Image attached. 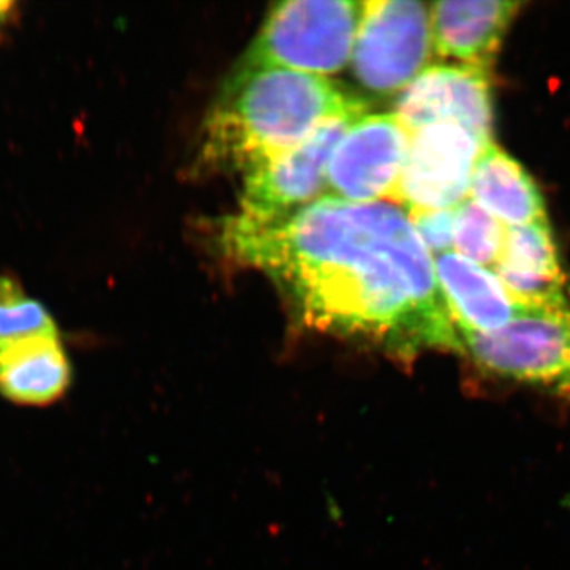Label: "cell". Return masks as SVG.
I'll return each instance as SVG.
<instances>
[{"instance_id":"obj_1","label":"cell","mask_w":570,"mask_h":570,"mask_svg":"<svg viewBox=\"0 0 570 570\" xmlns=\"http://www.w3.org/2000/svg\"><path fill=\"white\" fill-rule=\"evenodd\" d=\"M224 253L272 277L307 328L360 341L401 362L463 354L430 250L392 202L317 198L276 223L227 217Z\"/></svg>"},{"instance_id":"obj_2","label":"cell","mask_w":570,"mask_h":570,"mask_svg":"<svg viewBox=\"0 0 570 570\" xmlns=\"http://www.w3.org/2000/svg\"><path fill=\"white\" fill-rule=\"evenodd\" d=\"M366 104L336 82L287 69H234L206 116L198 174H249L330 119L363 118Z\"/></svg>"},{"instance_id":"obj_3","label":"cell","mask_w":570,"mask_h":570,"mask_svg":"<svg viewBox=\"0 0 570 570\" xmlns=\"http://www.w3.org/2000/svg\"><path fill=\"white\" fill-rule=\"evenodd\" d=\"M363 2L288 0L275 3L235 69H287L333 75L347 66Z\"/></svg>"},{"instance_id":"obj_4","label":"cell","mask_w":570,"mask_h":570,"mask_svg":"<svg viewBox=\"0 0 570 570\" xmlns=\"http://www.w3.org/2000/svg\"><path fill=\"white\" fill-rule=\"evenodd\" d=\"M480 374L570 400V309H535L491 333H461Z\"/></svg>"},{"instance_id":"obj_5","label":"cell","mask_w":570,"mask_h":570,"mask_svg":"<svg viewBox=\"0 0 570 570\" xmlns=\"http://www.w3.org/2000/svg\"><path fill=\"white\" fill-rule=\"evenodd\" d=\"M433 55L430 6L415 0L363 2L352 73L371 92L393 94L428 69Z\"/></svg>"},{"instance_id":"obj_6","label":"cell","mask_w":570,"mask_h":570,"mask_svg":"<svg viewBox=\"0 0 570 570\" xmlns=\"http://www.w3.org/2000/svg\"><path fill=\"white\" fill-rule=\"evenodd\" d=\"M356 119H330L291 151L246 174L238 216L276 223L316 202L325 190L330 159Z\"/></svg>"},{"instance_id":"obj_7","label":"cell","mask_w":570,"mask_h":570,"mask_svg":"<svg viewBox=\"0 0 570 570\" xmlns=\"http://www.w3.org/2000/svg\"><path fill=\"white\" fill-rule=\"evenodd\" d=\"M485 146L459 124H433L415 130L387 202L407 213L456 208L469 198L472 171Z\"/></svg>"},{"instance_id":"obj_8","label":"cell","mask_w":570,"mask_h":570,"mask_svg":"<svg viewBox=\"0 0 570 570\" xmlns=\"http://www.w3.org/2000/svg\"><path fill=\"white\" fill-rule=\"evenodd\" d=\"M411 134L395 115L356 119L326 168L328 197L367 204L387 202L406 163Z\"/></svg>"},{"instance_id":"obj_9","label":"cell","mask_w":570,"mask_h":570,"mask_svg":"<svg viewBox=\"0 0 570 570\" xmlns=\"http://www.w3.org/2000/svg\"><path fill=\"white\" fill-rule=\"evenodd\" d=\"M393 115L409 134L452 122L489 145L493 135L491 71L448 63L430 66L400 94Z\"/></svg>"},{"instance_id":"obj_10","label":"cell","mask_w":570,"mask_h":570,"mask_svg":"<svg viewBox=\"0 0 570 570\" xmlns=\"http://www.w3.org/2000/svg\"><path fill=\"white\" fill-rule=\"evenodd\" d=\"M523 3L512 0H441L430 3L433 52L456 66L491 71Z\"/></svg>"},{"instance_id":"obj_11","label":"cell","mask_w":570,"mask_h":570,"mask_svg":"<svg viewBox=\"0 0 570 570\" xmlns=\"http://www.w3.org/2000/svg\"><path fill=\"white\" fill-rule=\"evenodd\" d=\"M493 272L521 306L570 309L568 277L549 220L508 228L504 250Z\"/></svg>"},{"instance_id":"obj_12","label":"cell","mask_w":570,"mask_h":570,"mask_svg":"<svg viewBox=\"0 0 570 570\" xmlns=\"http://www.w3.org/2000/svg\"><path fill=\"white\" fill-rule=\"evenodd\" d=\"M434 269L459 335L497 332L530 309L510 296L497 273L453 250L438 255Z\"/></svg>"},{"instance_id":"obj_13","label":"cell","mask_w":570,"mask_h":570,"mask_svg":"<svg viewBox=\"0 0 570 570\" xmlns=\"http://www.w3.org/2000/svg\"><path fill=\"white\" fill-rule=\"evenodd\" d=\"M73 379L62 336L33 337L0 348V397L13 406H56L69 395Z\"/></svg>"},{"instance_id":"obj_14","label":"cell","mask_w":570,"mask_h":570,"mask_svg":"<svg viewBox=\"0 0 570 570\" xmlns=\"http://www.w3.org/2000/svg\"><path fill=\"white\" fill-rule=\"evenodd\" d=\"M469 195L508 228L549 220L538 183L519 160L493 141L478 157Z\"/></svg>"},{"instance_id":"obj_15","label":"cell","mask_w":570,"mask_h":570,"mask_svg":"<svg viewBox=\"0 0 570 570\" xmlns=\"http://www.w3.org/2000/svg\"><path fill=\"white\" fill-rule=\"evenodd\" d=\"M58 336V322L43 303L29 295L13 277L0 276V348L33 337Z\"/></svg>"},{"instance_id":"obj_16","label":"cell","mask_w":570,"mask_h":570,"mask_svg":"<svg viewBox=\"0 0 570 570\" xmlns=\"http://www.w3.org/2000/svg\"><path fill=\"white\" fill-rule=\"evenodd\" d=\"M508 227L466 198L455 209L453 247L456 254L485 268L494 269L504 250Z\"/></svg>"},{"instance_id":"obj_17","label":"cell","mask_w":570,"mask_h":570,"mask_svg":"<svg viewBox=\"0 0 570 570\" xmlns=\"http://www.w3.org/2000/svg\"><path fill=\"white\" fill-rule=\"evenodd\" d=\"M455 209H423L407 213L420 239L431 253L441 255L452 249Z\"/></svg>"},{"instance_id":"obj_18","label":"cell","mask_w":570,"mask_h":570,"mask_svg":"<svg viewBox=\"0 0 570 570\" xmlns=\"http://www.w3.org/2000/svg\"><path fill=\"white\" fill-rule=\"evenodd\" d=\"M11 9H13V3L0 0V28H2L3 22L9 18Z\"/></svg>"}]
</instances>
